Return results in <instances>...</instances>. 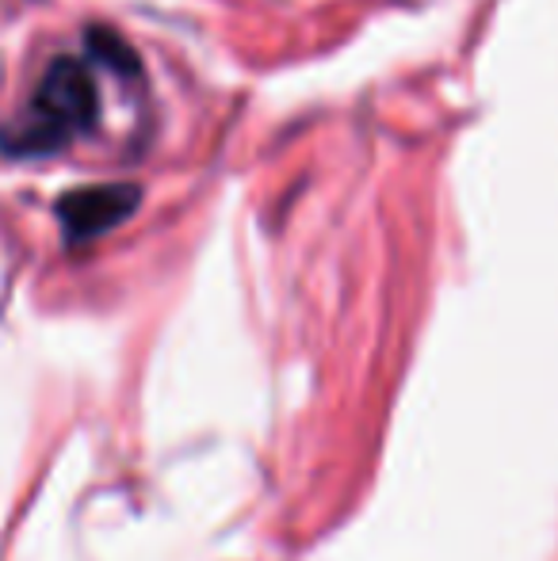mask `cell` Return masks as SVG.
I'll return each instance as SVG.
<instances>
[{
    "label": "cell",
    "mask_w": 558,
    "mask_h": 561,
    "mask_svg": "<svg viewBox=\"0 0 558 561\" xmlns=\"http://www.w3.org/2000/svg\"><path fill=\"white\" fill-rule=\"evenodd\" d=\"M100 115V89L89 61L54 58L31 96L27 112L0 130L8 157H43L69 146L77 134H89Z\"/></svg>",
    "instance_id": "cell-1"
},
{
    "label": "cell",
    "mask_w": 558,
    "mask_h": 561,
    "mask_svg": "<svg viewBox=\"0 0 558 561\" xmlns=\"http://www.w3.org/2000/svg\"><path fill=\"white\" fill-rule=\"evenodd\" d=\"M141 192L135 184H96V187H77V192L58 199V218L66 226L69 241H89L100 237L104 229L119 226L123 218L135 215Z\"/></svg>",
    "instance_id": "cell-2"
},
{
    "label": "cell",
    "mask_w": 558,
    "mask_h": 561,
    "mask_svg": "<svg viewBox=\"0 0 558 561\" xmlns=\"http://www.w3.org/2000/svg\"><path fill=\"white\" fill-rule=\"evenodd\" d=\"M84 46H89V58L92 61H104L107 69H115V73H127L135 77L138 73V58L135 50H130L127 43H123L115 31L107 27H89L84 31Z\"/></svg>",
    "instance_id": "cell-3"
}]
</instances>
